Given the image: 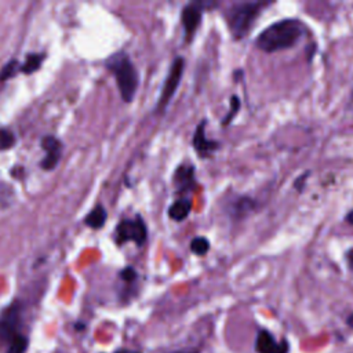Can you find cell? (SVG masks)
I'll return each instance as SVG.
<instances>
[{
    "mask_svg": "<svg viewBox=\"0 0 353 353\" xmlns=\"http://www.w3.org/2000/svg\"><path fill=\"white\" fill-rule=\"evenodd\" d=\"M106 68L114 75L123 101L132 102L138 88V72L130 57L125 53L113 54L106 61Z\"/></svg>",
    "mask_w": 353,
    "mask_h": 353,
    "instance_id": "3957f363",
    "label": "cell"
},
{
    "mask_svg": "<svg viewBox=\"0 0 353 353\" xmlns=\"http://www.w3.org/2000/svg\"><path fill=\"white\" fill-rule=\"evenodd\" d=\"M206 121H203L197 129H196V133H195V137H193V147L197 151V154L202 156V158H206V156H210L214 151H217L219 148V144L217 141H211V140H207L206 138V134H204V129H206Z\"/></svg>",
    "mask_w": 353,
    "mask_h": 353,
    "instance_id": "30bf717a",
    "label": "cell"
},
{
    "mask_svg": "<svg viewBox=\"0 0 353 353\" xmlns=\"http://www.w3.org/2000/svg\"><path fill=\"white\" fill-rule=\"evenodd\" d=\"M19 71H21L20 62L16 61V60H12L2 69H0V82H5V80L12 79Z\"/></svg>",
    "mask_w": 353,
    "mask_h": 353,
    "instance_id": "2e32d148",
    "label": "cell"
},
{
    "mask_svg": "<svg viewBox=\"0 0 353 353\" xmlns=\"http://www.w3.org/2000/svg\"><path fill=\"white\" fill-rule=\"evenodd\" d=\"M256 349L258 353H289L290 345L284 339L276 341L269 331L263 330L258 332V337L256 341Z\"/></svg>",
    "mask_w": 353,
    "mask_h": 353,
    "instance_id": "ba28073f",
    "label": "cell"
},
{
    "mask_svg": "<svg viewBox=\"0 0 353 353\" xmlns=\"http://www.w3.org/2000/svg\"><path fill=\"white\" fill-rule=\"evenodd\" d=\"M121 278H122L125 282H133V280L137 279V272H136L133 268H126V269L122 271Z\"/></svg>",
    "mask_w": 353,
    "mask_h": 353,
    "instance_id": "44dd1931",
    "label": "cell"
},
{
    "mask_svg": "<svg viewBox=\"0 0 353 353\" xmlns=\"http://www.w3.org/2000/svg\"><path fill=\"white\" fill-rule=\"evenodd\" d=\"M191 250L196 254V256H206L210 250V242L206 238H195L191 243Z\"/></svg>",
    "mask_w": 353,
    "mask_h": 353,
    "instance_id": "e0dca14e",
    "label": "cell"
},
{
    "mask_svg": "<svg viewBox=\"0 0 353 353\" xmlns=\"http://www.w3.org/2000/svg\"><path fill=\"white\" fill-rule=\"evenodd\" d=\"M148 239V230L145 222L137 217L134 219H125L116 228V241L119 245L125 242H134L143 246Z\"/></svg>",
    "mask_w": 353,
    "mask_h": 353,
    "instance_id": "277c9868",
    "label": "cell"
},
{
    "mask_svg": "<svg viewBox=\"0 0 353 353\" xmlns=\"http://www.w3.org/2000/svg\"><path fill=\"white\" fill-rule=\"evenodd\" d=\"M345 258H346V263L349 265V268L353 271V249H349L345 254Z\"/></svg>",
    "mask_w": 353,
    "mask_h": 353,
    "instance_id": "7402d4cb",
    "label": "cell"
},
{
    "mask_svg": "<svg viewBox=\"0 0 353 353\" xmlns=\"http://www.w3.org/2000/svg\"><path fill=\"white\" fill-rule=\"evenodd\" d=\"M306 34L300 20H282L265 28L257 38L256 45L265 53H276L294 47Z\"/></svg>",
    "mask_w": 353,
    "mask_h": 353,
    "instance_id": "6da1fadb",
    "label": "cell"
},
{
    "mask_svg": "<svg viewBox=\"0 0 353 353\" xmlns=\"http://www.w3.org/2000/svg\"><path fill=\"white\" fill-rule=\"evenodd\" d=\"M256 208V202L250 197H238L230 204V215L236 219H242L246 218L247 215H250Z\"/></svg>",
    "mask_w": 353,
    "mask_h": 353,
    "instance_id": "8fae6325",
    "label": "cell"
},
{
    "mask_svg": "<svg viewBox=\"0 0 353 353\" xmlns=\"http://www.w3.org/2000/svg\"><path fill=\"white\" fill-rule=\"evenodd\" d=\"M16 144V137L9 129H0V151L13 148Z\"/></svg>",
    "mask_w": 353,
    "mask_h": 353,
    "instance_id": "ac0fdd59",
    "label": "cell"
},
{
    "mask_svg": "<svg viewBox=\"0 0 353 353\" xmlns=\"http://www.w3.org/2000/svg\"><path fill=\"white\" fill-rule=\"evenodd\" d=\"M173 353H197L196 350H178V352H173Z\"/></svg>",
    "mask_w": 353,
    "mask_h": 353,
    "instance_id": "d4e9b609",
    "label": "cell"
},
{
    "mask_svg": "<svg viewBox=\"0 0 353 353\" xmlns=\"http://www.w3.org/2000/svg\"><path fill=\"white\" fill-rule=\"evenodd\" d=\"M184 69H185V60L182 57H177L174 60V62L171 64V68H170V72L167 75V79L165 82V86H163V91L160 94V98H159V105H158V110H163L170 99L173 98V95L175 94L178 86H180V82L182 79V73H184Z\"/></svg>",
    "mask_w": 353,
    "mask_h": 353,
    "instance_id": "5b68a950",
    "label": "cell"
},
{
    "mask_svg": "<svg viewBox=\"0 0 353 353\" xmlns=\"http://www.w3.org/2000/svg\"><path fill=\"white\" fill-rule=\"evenodd\" d=\"M175 184L180 191H192L195 186V169L181 166L175 173Z\"/></svg>",
    "mask_w": 353,
    "mask_h": 353,
    "instance_id": "7c38bea8",
    "label": "cell"
},
{
    "mask_svg": "<svg viewBox=\"0 0 353 353\" xmlns=\"http://www.w3.org/2000/svg\"><path fill=\"white\" fill-rule=\"evenodd\" d=\"M346 222H349V223H352L353 225V210H350L348 214H346Z\"/></svg>",
    "mask_w": 353,
    "mask_h": 353,
    "instance_id": "603a6c76",
    "label": "cell"
},
{
    "mask_svg": "<svg viewBox=\"0 0 353 353\" xmlns=\"http://www.w3.org/2000/svg\"><path fill=\"white\" fill-rule=\"evenodd\" d=\"M241 105H242V104H241L239 97L233 95V97L230 98V109H229V113L223 117L222 125H229V123H230V121L233 119V117L238 114V112H239V109H241Z\"/></svg>",
    "mask_w": 353,
    "mask_h": 353,
    "instance_id": "ffe728a7",
    "label": "cell"
},
{
    "mask_svg": "<svg viewBox=\"0 0 353 353\" xmlns=\"http://www.w3.org/2000/svg\"><path fill=\"white\" fill-rule=\"evenodd\" d=\"M207 5L204 3H191L188 5L184 12H182V25L185 29L186 39L191 40L195 32L197 31L200 23H202V16H203V9Z\"/></svg>",
    "mask_w": 353,
    "mask_h": 353,
    "instance_id": "52a82bcc",
    "label": "cell"
},
{
    "mask_svg": "<svg viewBox=\"0 0 353 353\" xmlns=\"http://www.w3.org/2000/svg\"><path fill=\"white\" fill-rule=\"evenodd\" d=\"M27 349H28V339L20 334L10 342L6 353H25Z\"/></svg>",
    "mask_w": 353,
    "mask_h": 353,
    "instance_id": "d6986e66",
    "label": "cell"
},
{
    "mask_svg": "<svg viewBox=\"0 0 353 353\" xmlns=\"http://www.w3.org/2000/svg\"><path fill=\"white\" fill-rule=\"evenodd\" d=\"M192 210V202L189 199H180L177 202H174L169 210V215L170 218H173L174 221H184Z\"/></svg>",
    "mask_w": 353,
    "mask_h": 353,
    "instance_id": "4fadbf2b",
    "label": "cell"
},
{
    "mask_svg": "<svg viewBox=\"0 0 353 353\" xmlns=\"http://www.w3.org/2000/svg\"><path fill=\"white\" fill-rule=\"evenodd\" d=\"M348 324H349V326L353 328V313H352V315L348 317Z\"/></svg>",
    "mask_w": 353,
    "mask_h": 353,
    "instance_id": "cb8c5ba5",
    "label": "cell"
},
{
    "mask_svg": "<svg viewBox=\"0 0 353 353\" xmlns=\"http://www.w3.org/2000/svg\"><path fill=\"white\" fill-rule=\"evenodd\" d=\"M116 353H138V352H134V350H119V352H116Z\"/></svg>",
    "mask_w": 353,
    "mask_h": 353,
    "instance_id": "484cf974",
    "label": "cell"
},
{
    "mask_svg": "<svg viewBox=\"0 0 353 353\" xmlns=\"http://www.w3.org/2000/svg\"><path fill=\"white\" fill-rule=\"evenodd\" d=\"M20 323H21V309L20 305H13L9 308L3 316L0 317V339L12 342L16 337L20 335Z\"/></svg>",
    "mask_w": 353,
    "mask_h": 353,
    "instance_id": "8992f818",
    "label": "cell"
},
{
    "mask_svg": "<svg viewBox=\"0 0 353 353\" xmlns=\"http://www.w3.org/2000/svg\"><path fill=\"white\" fill-rule=\"evenodd\" d=\"M271 3L267 2H239L233 3L225 13L228 27L234 39H243L252 31L263 10Z\"/></svg>",
    "mask_w": 353,
    "mask_h": 353,
    "instance_id": "7a4b0ae2",
    "label": "cell"
},
{
    "mask_svg": "<svg viewBox=\"0 0 353 353\" xmlns=\"http://www.w3.org/2000/svg\"><path fill=\"white\" fill-rule=\"evenodd\" d=\"M106 210L101 204H98L87 214V217L84 218V223L93 229H101L106 222Z\"/></svg>",
    "mask_w": 353,
    "mask_h": 353,
    "instance_id": "5bb4252c",
    "label": "cell"
},
{
    "mask_svg": "<svg viewBox=\"0 0 353 353\" xmlns=\"http://www.w3.org/2000/svg\"><path fill=\"white\" fill-rule=\"evenodd\" d=\"M42 148L46 152V158L42 160L43 170H53L58 165L62 154V144L53 136H47L42 140Z\"/></svg>",
    "mask_w": 353,
    "mask_h": 353,
    "instance_id": "9c48e42d",
    "label": "cell"
},
{
    "mask_svg": "<svg viewBox=\"0 0 353 353\" xmlns=\"http://www.w3.org/2000/svg\"><path fill=\"white\" fill-rule=\"evenodd\" d=\"M45 60H46L45 54H29V56H27L25 62L21 65V72L27 73V75L35 73L42 66Z\"/></svg>",
    "mask_w": 353,
    "mask_h": 353,
    "instance_id": "9a60e30c",
    "label": "cell"
}]
</instances>
